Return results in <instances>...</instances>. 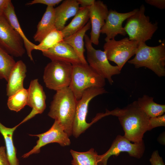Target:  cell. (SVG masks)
I'll list each match as a JSON object with an SVG mask.
<instances>
[{"instance_id": "obj_35", "label": "cell", "mask_w": 165, "mask_h": 165, "mask_svg": "<svg viewBox=\"0 0 165 165\" xmlns=\"http://www.w3.org/2000/svg\"><path fill=\"white\" fill-rule=\"evenodd\" d=\"M10 1V0H0V12H3Z\"/></svg>"}, {"instance_id": "obj_2", "label": "cell", "mask_w": 165, "mask_h": 165, "mask_svg": "<svg viewBox=\"0 0 165 165\" xmlns=\"http://www.w3.org/2000/svg\"><path fill=\"white\" fill-rule=\"evenodd\" d=\"M56 91L48 115L60 123L69 137L72 135L77 101L69 87Z\"/></svg>"}, {"instance_id": "obj_8", "label": "cell", "mask_w": 165, "mask_h": 165, "mask_svg": "<svg viewBox=\"0 0 165 165\" xmlns=\"http://www.w3.org/2000/svg\"><path fill=\"white\" fill-rule=\"evenodd\" d=\"M139 44L136 41L125 37L119 40L112 39L103 46L108 60L115 63L121 71L126 63L135 54Z\"/></svg>"}, {"instance_id": "obj_13", "label": "cell", "mask_w": 165, "mask_h": 165, "mask_svg": "<svg viewBox=\"0 0 165 165\" xmlns=\"http://www.w3.org/2000/svg\"><path fill=\"white\" fill-rule=\"evenodd\" d=\"M138 9L136 8L125 13H119L115 10H109L105 23L100 31L101 33L105 34L106 35L105 39V42L114 39L118 35L123 36L127 35L123 26V23L129 17L134 14Z\"/></svg>"}, {"instance_id": "obj_15", "label": "cell", "mask_w": 165, "mask_h": 165, "mask_svg": "<svg viewBox=\"0 0 165 165\" xmlns=\"http://www.w3.org/2000/svg\"><path fill=\"white\" fill-rule=\"evenodd\" d=\"M108 11L107 6L101 0H95L90 7L89 18L91 28L90 38L92 44L98 45L101 30L105 23Z\"/></svg>"}, {"instance_id": "obj_33", "label": "cell", "mask_w": 165, "mask_h": 165, "mask_svg": "<svg viewBox=\"0 0 165 165\" xmlns=\"http://www.w3.org/2000/svg\"><path fill=\"white\" fill-rule=\"evenodd\" d=\"M145 1L147 4L160 9H165V0H145Z\"/></svg>"}, {"instance_id": "obj_26", "label": "cell", "mask_w": 165, "mask_h": 165, "mask_svg": "<svg viewBox=\"0 0 165 165\" xmlns=\"http://www.w3.org/2000/svg\"><path fill=\"white\" fill-rule=\"evenodd\" d=\"M64 37L61 31L56 28L53 30L39 42L36 45L34 50L42 52L46 51L64 40Z\"/></svg>"}, {"instance_id": "obj_34", "label": "cell", "mask_w": 165, "mask_h": 165, "mask_svg": "<svg viewBox=\"0 0 165 165\" xmlns=\"http://www.w3.org/2000/svg\"><path fill=\"white\" fill-rule=\"evenodd\" d=\"M95 0H77L80 7H90L94 2Z\"/></svg>"}, {"instance_id": "obj_11", "label": "cell", "mask_w": 165, "mask_h": 165, "mask_svg": "<svg viewBox=\"0 0 165 165\" xmlns=\"http://www.w3.org/2000/svg\"><path fill=\"white\" fill-rule=\"evenodd\" d=\"M124 136L118 135L109 149L104 154L98 156L97 165H107L108 158L112 156H118L120 153L126 152L130 156L140 159L145 150L143 141L140 143L130 142Z\"/></svg>"}, {"instance_id": "obj_6", "label": "cell", "mask_w": 165, "mask_h": 165, "mask_svg": "<svg viewBox=\"0 0 165 165\" xmlns=\"http://www.w3.org/2000/svg\"><path fill=\"white\" fill-rule=\"evenodd\" d=\"M72 72L71 64L59 61H51L44 68L43 80L47 88L57 91L69 87Z\"/></svg>"}, {"instance_id": "obj_14", "label": "cell", "mask_w": 165, "mask_h": 165, "mask_svg": "<svg viewBox=\"0 0 165 165\" xmlns=\"http://www.w3.org/2000/svg\"><path fill=\"white\" fill-rule=\"evenodd\" d=\"M28 90V97L27 105L32 109L30 113L19 124L20 125L34 117L42 113L46 107V96L42 86L38 79L32 80Z\"/></svg>"}, {"instance_id": "obj_28", "label": "cell", "mask_w": 165, "mask_h": 165, "mask_svg": "<svg viewBox=\"0 0 165 165\" xmlns=\"http://www.w3.org/2000/svg\"><path fill=\"white\" fill-rule=\"evenodd\" d=\"M16 63L13 56L0 46V79L7 81Z\"/></svg>"}, {"instance_id": "obj_17", "label": "cell", "mask_w": 165, "mask_h": 165, "mask_svg": "<svg viewBox=\"0 0 165 165\" xmlns=\"http://www.w3.org/2000/svg\"><path fill=\"white\" fill-rule=\"evenodd\" d=\"M27 71L26 66L22 60L16 62L7 81L6 93L8 97L24 88V81Z\"/></svg>"}, {"instance_id": "obj_21", "label": "cell", "mask_w": 165, "mask_h": 165, "mask_svg": "<svg viewBox=\"0 0 165 165\" xmlns=\"http://www.w3.org/2000/svg\"><path fill=\"white\" fill-rule=\"evenodd\" d=\"M91 28L90 21L81 29L72 35L64 38V41L71 46L79 58L81 62L87 63L84 56V37L86 33Z\"/></svg>"}, {"instance_id": "obj_5", "label": "cell", "mask_w": 165, "mask_h": 165, "mask_svg": "<svg viewBox=\"0 0 165 165\" xmlns=\"http://www.w3.org/2000/svg\"><path fill=\"white\" fill-rule=\"evenodd\" d=\"M145 8L142 4L136 12L126 20L124 27L130 40L139 44L151 39L158 28V23H152L145 14Z\"/></svg>"}, {"instance_id": "obj_24", "label": "cell", "mask_w": 165, "mask_h": 165, "mask_svg": "<svg viewBox=\"0 0 165 165\" xmlns=\"http://www.w3.org/2000/svg\"><path fill=\"white\" fill-rule=\"evenodd\" d=\"M153 98L144 94L137 101L139 106L149 118L162 115L165 112V105L155 103Z\"/></svg>"}, {"instance_id": "obj_29", "label": "cell", "mask_w": 165, "mask_h": 165, "mask_svg": "<svg viewBox=\"0 0 165 165\" xmlns=\"http://www.w3.org/2000/svg\"><path fill=\"white\" fill-rule=\"evenodd\" d=\"M165 126V114L155 117L150 118L148 130L155 127Z\"/></svg>"}, {"instance_id": "obj_30", "label": "cell", "mask_w": 165, "mask_h": 165, "mask_svg": "<svg viewBox=\"0 0 165 165\" xmlns=\"http://www.w3.org/2000/svg\"><path fill=\"white\" fill-rule=\"evenodd\" d=\"M62 0H33L28 2L25 4L26 5H31L36 4H41L47 5V6L54 7L58 4Z\"/></svg>"}, {"instance_id": "obj_31", "label": "cell", "mask_w": 165, "mask_h": 165, "mask_svg": "<svg viewBox=\"0 0 165 165\" xmlns=\"http://www.w3.org/2000/svg\"><path fill=\"white\" fill-rule=\"evenodd\" d=\"M149 161L151 165H165L162 157L160 156L157 150L153 152Z\"/></svg>"}, {"instance_id": "obj_4", "label": "cell", "mask_w": 165, "mask_h": 165, "mask_svg": "<svg viewBox=\"0 0 165 165\" xmlns=\"http://www.w3.org/2000/svg\"><path fill=\"white\" fill-rule=\"evenodd\" d=\"M105 85V79L88 63L72 65V78L69 87L77 101L86 89L94 87H104Z\"/></svg>"}, {"instance_id": "obj_22", "label": "cell", "mask_w": 165, "mask_h": 165, "mask_svg": "<svg viewBox=\"0 0 165 165\" xmlns=\"http://www.w3.org/2000/svg\"><path fill=\"white\" fill-rule=\"evenodd\" d=\"M90 7H80L71 22L61 31L64 38L75 33L82 28L89 21Z\"/></svg>"}, {"instance_id": "obj_23", "label": "cell", "mask_w": 165, "mask_h": 165, "mask_svg": "<svg viewBox=\"0 0 165 165\" xmlns=\"http://www.w3.org/2000/svg\"><path fill=\"white\" fill-rule=\"evenodd\" d=\"M19 126L18 124L12 128H9L4 126L0 122V133L4 139L9 165H20L13 139V133Z\"/></svg>"}, {"instance_id": "obj_32", "label": "cell", "mask_w": 165, "mask_h": 165, "mask_svg": "<svg viewBox=\"0 0 165 165\" xmlns=\"http://www.w3.org/2000/svg\"><path fill=\"white\" fill-rule=\"evenodd\" d=\"M6 150L5 146H0V165H9Z\"/></svg>"}, {"instance_id": "obj_1", "label": "cell", "mask_w": 165, "mask_h": 165, "mask_svg": "<svg viewBox=\"0 0 165 165\" xmlns=\"http://www.w3.org/2000/svg\"><path fill=\"white\" fill-rule=\"evenodd\" d=\"M112 115L118 117L124 132V136L130 141L140 143L143 141L145 133L148 130L149 117L135 101L122 109L117 108L105 113L100 114V117Z\"/></svg>"}, {"instance_id": "obj_10", "label": "cell", "mask_w": 165, "mask_h": 165, "mask_svg": "<svg viewBox=\"0 0 165 165\" xmlns=\"http://www.w3.org/2000/svg\"><path fill=\"white\" fill-rule=\"evenodd\" d=\"M0 46L12 56L22 57L25 52L21 38L0 12Z\"/></svg>"}, {"instance_id": "obj_12", "label": "cell", "mask_w": 165, "mask_h": 165, "mask_svg": "<svg viewBox=\"0 0 165 165\" xmlns=\"http://www.w3.org/2000/svg\"><path fill=\"white\" fill-rule=\"evenodd\" d=\"M29 135L36 136L38 138V139L33 148L22 156L24 158L32 154L39 153L41 147L50 143H57L63 147L69 145L71 144L69 137L64 127L56 120H55L51 127L46 132L39 134Z\"/></svg>"}, {"instance_id": "obj_9", "label": "cell", "mask_w": 165, "mask_h": 165, "mask_svg": "<svg viewBox=\"0 0 165 165\" xmlns=\"http://www.w3.org/2000/svg\"><path fill=\"white\" fill-rule=\"evenodd\" d=\"M107 93L104 87H92L85 90L81 99L77 101L72 135L78 137L92 124L86 121L88 106L90 101L96 96Z\"/></svg>"}, {"instance_id": "obj_18", "label": "cell", "mask_w": 165, "mask_h": 165, "mask_svg": "<svg viewBox=\"0 0 165 165\" xmlns=\"http://www.w3.org/2000/svg\"><path fill=\"white\" fill-rule=\"evenodd\" d=\"M80 7L76 0H65L54 8L56 28L61 31L68 20L76 15Z\"/></svg>"}, {"instance_id": "obj_25", "label": "cell", "mask_w": 165, "mask_h": 165, "mask_svg": "<svg viewBox=\"0 0 165 165\" xmlns=\"http://www.w3.org/2000/svg\"><path fill=\"white\" fill-rule=\"evenodd\" d=\"M73 160L71 165H97V152L93 148L85 152H79L71 149Z\"/></svg>"}, {"instance_id": "obj_7", "label": "cell", "mask_w": 165, "mask_h": 165, "mask_svg": "<svg viewBox=\"0 0 165 165\" xmlns=\"http://www.w3.org/2000/svg\"><path fill=\"white\" fill-rule=\"evenodd\" d=\"M84 42L89 65L104 78L106 79L110 85H112V76L121 72L119 68L109 63L104 51L96 50L93 47L90 37L86 34L84 37Z\"/></svg>"}, {"instance_id": "obj_3", "label": "cell", "mask_w": 165, "mask_h": 165, "mask_svg": "<svg viewBox=\"0 0 165 165\" xmlns=\"http://www.w3.org/2000/svg\"><path fill=\"white\" fill-rule=\"evenodd\" d=\"M132 59L128 63L138 68L145 67L159 77L165 76V41L159 45L150 46L145 43H141Z\"/></svg>"}, {"instance_id": "obj_16", "label": "cell", "mask_w": 165, "mask_h": 165, "mask_svg": "<svg viewBox=\"0 0 165 165\" xmlns=\"http://www.w3.org/2000/svg\"><path fill=\"white\" fill-rule=\"evenodd\" d=\"M42 52L44 56L51 61H61L72 65L82 63L73 48L64 40Z\"/></svg>"}, {"instance_id": "obj_27", "label": "cell", "mask_w": 165, "mask_h": 165, "mask_svg": "<svg viewBox=\"0 0 165 165\" xmlns=\"http://www.w3.org/2000/svg\"><path fill=\"white\" fill-rule=\"evenodd\" d=\"M28 97V89L24 88L8 97L7 105L11 110L18 112L27 105Z\"/></svg>"}, {"instance_id": "obj_19", "label": "cell", "mask_w": 165, "mask_h": 165, "mask_svg": "<svg viewBox=\"0 0 165 165\" xmlns=\"http://www.w3.org/2000/svg\"><path fill=\"white\" fill-rule=\"evenodd\" d=\"M3 14L11 26L22 38L28 56L33 61L32 51L36 45L31 42L26 37L22 29L16 15L14 6L11 1L3 10Z\"/></svg>"}, {"instance_id": "obj_20", "label": "cell", "mask_w": 165, "mask_h": 165, "mask_svg": "<svg viewBox=\"0 0 165 165\" xmlns=\"http://www.w3.org/2000/svg\"><path fill=\"white\" fill-rule=\"evenodd\" d=\"M54 8L53 7L47 6L37 25L36 31L33 36L35 42H40L48 34L56 28Z\"/></svg>"}]
</instances>
